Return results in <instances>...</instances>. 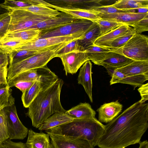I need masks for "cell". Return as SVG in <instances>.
<instances>
[{
  "instance_id": "6da1fadb",
  "label": "cell",
  "mask_w": 148,
  "mask_h": 148,
  "mask_svg": "<svg viewBox=\"0 0 148 148\" xmlns=\"http://www.w3.org/2000/svg\"><path fill=\"white\" fill-rule=\"evenodd\" d=\"M148 128V103L139 101L105 125L98 148H125L139 143Z\"/></svg>"
},
{
  "instance_id": "7a4b0ae2",
  "label": "cell",
  "mask_w": 148,
  "mask_h": 148,
  "mask_svg": "<svg viewBox=\"0 0 148 148\" xmlns=\"http://www.w3.org/2000/svg\"><path fill=\"white\" fill-rule=\"evenodd\" d=\"M64 83L62 79L58 78L51 86L40 92L29 105L26 114L30 119L33 127L38 128L56 112H66L60 100Z\"/></svg>"
},
{
  "instance_id": "3957f363",
  "label": "cell",
  "mask_w": 148,
  "mask_h": 148,
  "mask_svg": "<svg viewBox=\"0 0 148 148\" xmlns=\"http://www.w3.org/2000/svg\"><path fill=\"white\" fill-rule=\"evenodd\" d=\"M105 129V125L95 118L75 119L45 131L48 134L81 138L87 141L95 147Z\"/></svg>"
},
{
  "instance_id": "277c9868",
  "label": "cell",
  "mask_w": 148,
  "mask_h": 148,
  "mask_svg": "<svg viewBox=\"0 0 148 148\" xmlns=\"http://www.w3.org/2000/svg\"><path fill=\"white\" fill-rule=\"evenodd\" d=\"M69 42L41 51L24 60L9 65L7 75L8 82L23 72L46 66L49 61L55 58L56 52Z\"/></svg>"
},
{
  "instance_id": "5b68a950",
  "label": "cell",
  "mask_w": 148,
  "mask_h": 148,
  "mask_svg": "<svg viewBox=\"0 0 148 148\" xmlns=\"http://www.w3.org/2000/svg\"><path fill=\"white\" fill-rule=\"evenodd\" d=\"M113 50L134 60L148 61V37L136 33L123 46Z\"/></svg>"
},
{
  "instance_id": "8992f818",
  "label": "cell",
  "mask_w": 148,
  "mask_h": 148,
  "mask_svg": "<svg viewBox=\"0 0 148 148\" xmlns=\"http://www.w3.org/2000/svg\"><path fill=\"white\" fill-rule=\"evenodd\" d=\"M3 8L7 10L10 17V22L6 34L30 29L32 26L38 23L50 18L37 15L24 10Z\"/></svg>"
},
{
  "instance_id": "52a82bcc",
  "label": "cell",
  "mask_w": 148,
  "mask_h": 148,
  "mask_svg": "<svg viewBox=\"0 0 148 148\" xmlns=\"http://www.w3.org/2000/svg\"><path fill=\"white\" fill-rule=\"evenodd\" d=\"M84 35L77 34L64 36L39 38L25 43L14 51L27 50L41 51L62 44L70 42L79 38Z\"/></svg>"
},
{
  "instance_id": "ba28073f",
  "label": "cell",
  "mask_w": 148,
  "mask_h": 148,
  "mask_svg": "<svg viewBox=\"0 0 148 148\" xmlns=\"http://www.w3.org/2000/svg\"><path fill=\"white\" fill-rule=\"evenodd\" d=\"M6 124L8 130L9 139L23 140L26 138L28 130L20 120L14 104L3 109Z\"/></svg>"
},
{
  "instance_id": "9c48e42d",
  "label": "cell",
  "mask_w": 148,
  "mask_h": 148,
  "mask_svg": "<svg viewBox=\"0 0 148 148\" xmlns=\"http://www.w3.org/2000/svg\"><path fill=\"white\" fill-rule=\"evenodd\" d=\"M93 22L88 20L78 19L58 28L43 32L39 38L64 36L77 34H84Z\"/></svg>"
},
{
  "instance_id": "30bf717a",
  "label": "cell",
  "mask_w": 148,
  "mask_h": 148,
  "mask_svg": "<svg viewBox=\"0 0 148 148\" xmlns=\"http://www.w3.org/2000/svg\"><path fill=\"white\" fill-rule=\"evenodd\" d=\"M58 79L55 73L43 76L34 82L28 90L22 93L21 98L24 107L28 108L31 103L41 92L46 89Z\"/></svg>"
},
{
  "instance_id": "8fae6325",
  "label": "cell",
  "mask_w": 148,
  "mask_h": 148,
  "mask_svg": "<svg viewBox=\"0 0 148 148\" xmlns=\"http://www.w3.org/2000/svg\"><path fill=\"white\" fill-rule=\"evenodd\" d=\"M64 66L65 75L76 73L86 61L90 60L85 51H76L70 52L58 57Z\"/></svg>"
},
{
  "instance_id": "7c38bea8",
  "label": "cell",
  "mask_w": 148,
  "mask_h": 148,
  "mask_svg": "<svg viewBox=\"0 0 148 148\" xmlns=\"http://www.w3.org/2000/svg\"><path fill=\"white\" fill-rule=\"evenodd\" d=\"M48 134L51 148H95L87 141L81 138Z\"/></svg>"
},
{
  "instance_id": "4fadbf2b",
  "label": "cell",
  "mask_w": 148,
  "mask_h": 148,
  "mask_svg": "<svg viewBox=\"0 0 148 148\" xmlns=\"http://www.w3.org/2000/svg\"><path fill=\"white\" fill-rule=\"evenodd\" d=\"M77 19L66 14L62 12L60 15L55 17L50 18L41 21L32 26L31 29H37L42 33L58 28Z\"/></svg>"
},
{
  "instance_id": "5bb4252c",
  "label": "cell",
  "mask_w": 148,
  "mask_h": 148,
  "mask_svg": "<svg viewBox=\"0 0 148 148\" xmlns=\"http://www.w3.org/2000/svg\"><path fill=\"white\" fill-rule=\"evenodd\" d=\"M97 14L100 18L102 19L117 22L133 27L137 22L148 15V13L126 12L102 14L97 13Z\"/></svg>"
},
{
  "instance_id": "9a60e30c",
  "label": "cell",
  "mask_w": 148,
  "mask_h": 148,
  "mask_svg": "<svg viewBox=\"0 0 148 148\" xmlns=\"http://www.w3.org/2000/svg\"><path fill=\"white\" fill-rule=\"evenodd\" d=\"M122 108L123 105L118 100L103 104L97 110L98 120L101 123H108L117 116Z\"/></svg>"
},
{
  "instance_id": "2e32d148",
  "label": "cell",
  "mask_w": 148,
  "mask_h": 148,
  "mask_svg": "<svg viewBox=\"0 0 148 148\" xmlns=\"http://www.w3.org/2000/svg\"><path fill=\"white\" fill-rule=\"evenodd\" d=\"M92 67V64L90 61H86L80 69L77 79L78 84L83 86L91 103L93 102L91 75Z\"/></svg>"
},
{
  "instance_id": "e0dca14e",
  "label": "cell",
  "mask_w": 148,
  "mask_h": 148,
  "mask_svg": "<svg viewBox=\"0 0 148 148\" xmlns=\"http://www.w3.org/2000/svg\"><path fill=\"white\" fill-rule=\"evenodd\" d=\"M116 69L113 71L110 76L112 77L110 81V85L117 83H121L140 87L145 81L148 80V75H140L128 76Z\"/></svg>"
},
{
  "instance_id": "ac0fdd59",
  "label": "cell",
  "mask_w": 148,
  "mask_h": 148,
  "mask_svg": "<svg viewBox=\"0 0 148 148\" xmlns=\"http://www.w3.org/2000/svg\"><path fill=\"white\" fill-rule=\"evenodd\" d=\"M28 134L25 144L28 148H50V138L47 134L37 133L30 129Z\"/></svg>"
},
{
  "instance_id": "d6986e66",
  "label": "cell",
  "mask_w": 148,
  "mask_h": 148,
  "mask_svg": "<svg viewBox=\"0 0 148 148\" xmlns=\"http://www.w3.org/2000/svg\"><path fill=\"white\" fill-rule=\"evenodd\" d=\"M65 113L73 119H85L95 118L96 112L87 103H80L66 111Z\"/></svg>"
},
{
  "instance_id": "ffe728a7",
  "label": "cell",
  "mask_w": 148,
  "mask_h": 148,
  "mask_svg": "<svg viewBox=\"0 0 148 148\" xmlns=\"http://www.w3.org/2000/svg\"><path fill=\"white\" fill-rule=\"evenodd\" d=\"M116 70L128 76L148 75V61L134 60L127 65Z\"/></svg>"
},
{
  "instance_id": "44dd1931",
  "label": "cell",
  "mask_w": 148,
  "mask_h": 148,
  "mask_svg": "<svg viewBox=\"0 0 148 148\" xmlns=\"http://www.w3.org/2000/svg\"><path fill=\"white\" fill-rule=\"evenodd\" d=\"M74 120L65 113L57 111L48 117L38 128V130L41 131L48 130Z\"/></svg>"
},
{
  "instance_id": "7402d4cb",
  "label": "cell",
  "mask_w": 148,
  "mask_h": 148,
  "mask_svg": "<svg viewBox=\"0 0 148 148\" xmlns=\"http://www.w3.org/2000/svg\"><path fill=\"white\" fill-rule=\"evenodd\" d=\"M131 28L130 26L125 25L120 26L114 30L99 37L95 41L94 44L107 48L113 41L126 33Z\"/></svg>"
},
{
  "instance_id": "603a6c76",
  "label": "cell",
  "mask_w": 148,
  "mask_h": 148,
  "mask_svg": "<svg viewBox=\"0 0 148 148\" xmlns=\"http://www.w3.org/2000/svg\"><path fill=\"white\" fill-rule=\"evenodd\" d=\"M99 27L97 23L93 24L81 37L78 39L81 51H85L94 44L96 40L100 36Z\"/></svg>"
},
{
  "instance_id": "cb8c5ba5",
  "label": "cell",
  "mask_w": 148,
  "mask_h": 148,
  "mask_svg": "<svg viewBox=\"0 0 148 148\" xmlns=\"http://www.w3.org/2000/svg\"><path fill=\"white\" fill-rule=\"evenodd\" d=\"M3 8H8L13 10H21L30 12L35 14L49 18L55 17L60 15L62 12L45 6L36 4L30 6L17 8H12L5 7L1 5Z\"/></svg>"
},
{
  "instance_id": "d4e9b609",
  "label": "cell",
  "mask_w": 148,
  "mask_h": 148,
  "mask_svg": "<svg viewBox=\"0 0 148 148\" xmlns=\"http://www.w3.org/2000/svg\"><path fill=\"white\" fill-rule=\"evenodd\" d=\"M113 51L110 52L107 56L102 62L101 66L104 67H110L116 69L125 66L134 61Z\"/></svg>"
},
{
  "instance_id": "484cf974",
  "label": "cell",
  "mask_w": 148,
  "mask_h": 148,
  "mask_svg": "<svg viewBox=\"0 0 148 148\" xmlns=\"http://www.w3.org/2000/svg\"><path fill=\"white\" fill-rule=\"evenodd\" d=\"M50 4L66 8H78L90 9L93 6L94 1L85 0H52L46 1Z\"/></svg>"
},
{
  "instance_id": "4316f807",
  "label": "cell",
  "mask_w": 148,
  "mask_h": 148,
  "mask_svg": "<svg viewBox=\"0 0 148 148\" xmlns=\"http://www.w3.org/2000/svg\"><path fill=\"white\" fill-rule=\"evenodd\" d=\"M113 50L102 47L94 44L85 51L88 57L94 64L101 65L102 62L108 54Z\"/></svg>"
},
{
  "instance_id": "83f0119b",
  "label": "cell",
  "mask_w": 148,
  "mask_h": 148,
  "mask_svg": "<svg viewBox=\"0 0 148 148\" xmlns=\"http://www.w3.org/2000/svg\"><path fill=\"white\" fill-rule=\"evenodd\" d=\"M42 33L41 30L33 29L10 33L4 37L17 38L26 42L39 38Z\"/></svg>"
},
{
  "instance_id": "f1b7e54d",
  "label": "cell",
  "mask_w": 148,
  "mask_h": 148,
  "mask_svg": "<svg viewBox=\"0 0 148 148\" xmlns=\"http://www.w3.org/2000/svg\"><path fill=\"white\" fill-rule=\"evenodd\" d=\"M147 0H119L112 4L115 8L121 10L148 7Z\"/></svg>"
},
{
  "instance_id": "f546056e",
  "label": "cell",
  "mask_w": 148,
  "mask_h": 148,
  "mask_svg": "<svg viewBox=\"0 0 148 148\" xmlns=\"http://www.w3.org/2000/svg\"><path fill=\"white\" fill-rule=\"evenodd\" d=\"M25 42L17 38L4 37L0 41V49L9 55Z\"/></svg>"
},
{
  "instance_id": "4dcf8cb0",
  "label": "cell",
  "mask_w": 148,
  "mask_h": 148,
  "mask_svg": "<svg viewBox=\"0 0 148 148\" xmlns=\"http://www.w3.org/2000/svg\"><path fill=\"white\" fill-rule=\"evenodd\" d=\"M92 21L97 23L99 25L100 31V36L114 30L120 26L124 25L122 23L104 20L101 18L93 20Z\"/></svg>"
},
{
  "instance_id": "1f68e13d",
  "label": "cell",
  "mask_w": 148,
  "mask_h": 148,
  "mask_svg": "<svg viewBox=\"0 0 148 148\" xmlns=\"http://www.w3.org/2000/svg\"><path fill=\"white\" fill-rule=\"evenodd\" d=\"M39 51L27 50L14 51L9 54V65L24 60Z\"/></svg>"
},
{
  "instance_id": "d6a6232c",
  "label": "cell",
  "mask_w": 148,
  "mask_h": 148,
  "mask_svg": "<svg viewBox=\"0 0 148 148\" xmlns=\"http://www.w3.org/2000/svg\"><path fill=\"white\" fill-rule=\"evenodd\" d=\"M11 92L12 90L8 86L0 89V110L14 104V99Z\"/></svg>"
},
{
  "instance_id": "836d02e7",
  "label": "cell",
  "mask_w": 148,
  "mask_h": 148,
  "mask_svg": "<svg viewBox=\"0 0 148 148\" xmlns=\"http://www.w3.org/2000/svg\"><path fill=\"white\" fill-rule=\"evenodd\" d=\"M136 33L135 31L132 28L126 33L113 41L107 48L115 50L122 47Z\"/></svg>"
},
{
  "instance_id": "e575fe53",
  "label": "cell",
  "mask_w": 148,
  "mask_h": 148,
  "mask_svg": "<svg viewBox=\"0 0 148 148\" xmlns=\"http://www.w3.org/2000/svg\"><path fill=\"white\" fill-rule=\"evenodd\" d=\"M9 138V134L3 109L0 110V146Z\"/></svg>"
},
{
  "instance_id": "d590c367",
  "label": "cell",
  "mask_w": 148,
  "mask_h": 148,
  "mask_svg": "<svg viewBox=\"0 0 148 148\" xmlns=\"http://www.w3.org/2000/svg\"><path fill=\"white\" fill-rule=\"evenodd\" d=\"M78 39L72 41L59 50L56 53L55 58L58 57L61 55L73 51H81L78 44Z\"/></svg>"
},
{
  "instance_id": "8d00e7d4",
  "label": "cell",
  "mask_w": 148,
  "mask_h": 148,
  "mask_svg": "<svg viewBox=\"0 0 148 148\" xmlns=\"http://www.w3.org/2000/svg\"><path fill=\"white\" fill-rule=\"evenodd\" d=\"M98 13L102 14H109L115 13H126L124 10L117 9L112 5L94 6L91 8Z\"/></svg>"
},
{
  "instance_id": "74e56055",
  "label": "cell",
  "mask_w": 148,
  "mask_h": 148,
  "mask_svg": "<svg viewBox=\"0 0 148 148\" xmlns=\"http://www.w3.org/2000/svg\"><path fill=\"white\" fill-rule=\"evenodd\" d=\"M10 21L8 12L5 13L0 18V41L6 35Z\"/></svg>"
},
{
  "instance_id": "f35d334b",
  "label": "cell",
  "mask_w": 148,
  "mask_h": 148,
  "mask_svg": "<svg viewBox=\"0 0 148 148\" xmlns=\"http://www.w3.org/2000/svg\"><path fill=\"white\" fill-rule=\"evenodd\" d=\"M133 29L136 33H141L148 30V15L141 19L133 26Z\"/></svg>"
},
{
  "instance_id": "ab89813d",
  "label": "cell",
  "mask_w": 148,
  "mask_h": 148,
  "mask_svg": "<svg viewBox=\"0 0 148 148\" xmlns=\"http://www.w3.org/2000/svg\"><path fill=\"white\" fill-rule=\"evenodd\" d=\"M1 4L5 7L12 8L23 7L31 5L26 0L15 1L7 0H5L3 3H1Z\"/></svg>"
},
{
  "instance_id": "60d3db41",
  "label": "cell",
  "mask_w": 148,
  "mask_h": 148,
  "mask_svg": "<svg viewBox=\"0 0 148 148\" xmlns=\"http://www.w3.org/2000/svg\"><path fill=\"white\" fill-rule=\"evenodd\" d=\"M0 148H28L25 143L21 142H15L9 139L5 140L0 146Z\"/></svg>"
},
{
  "instance_id": "b9f144b4",
  "label": "cell",
  "mask_w": 148,
  "mask_h": 148,
  "mask_svg": "<svg viewBox=\"0 0 148 148\" xmlns=\"http://www.w3.org/2000/svg\"><path fill=\"white\" fill-rule=\"evenodd\" d=\"M141 97L140 101L141 103H145L148 100V83L142 85L138 89Z\"/></svg>"
},
{
  "instance_id": "7bdbcfd3",
  "label": "cell",
  "mask_w": 148,
  "mask_h": 148,
  "mask_svg": "<svg viewBox=\"0 0 148 148\" xmlns=\"http://www.w3.org/2000/svg\"><path fill=\"white\" fill-rule=\"evenodd\" d=\"M8 64L0 66V84L8 86L7 75Z\"/></svg>"
},
{
  "instance_id": "ee69618b",
  "label": "cell",
  "mask_w": 148,
  "mask_h": 148,
  "mask_svg": "<svg viewBox=\"0 0 148 148\" xmlns=\"http://www.w3.org/2000/svg\"><path fill=\"white\" fill-rule=\"evenodd\" d=\"M34 82H23L18 83L14 86L19 89L22 92H24L29 89Z\"/></svg>"
},
{
  "instance_id": "f6af8a7d",
  "label": "cell",
  "mask_w": 148,
  "mask_h": 148,
  "mask_svg": "<svg viewBox=\"0 0 148 148\" xmlns=\"http://www.w3.org/2000/svg\"><path fill=\"white\" fill-rule=\"evenodd\" d=\"M126 12L134 13H148V7L124 10Z\"/></svg>"
},
{
  "instance_id": "bcb514c9",
  "label": "cell",
  "mask_w": 148,
  "mask_h": 148,
  "mask_svg": "<svg viewBox=\"0 0 148 148\" xmlns=\"http://www.w3.org/2000/svg\"><path fill=\"white\" fill-rule=\"evenodd\" d=\"M9 55L3 51L0 52V66L8 64Z\"/></svg>"
},
{
  "instance_id": "7dc6e473",
  "label": "cell",
  "mask_w": 148,
  "mask_h": 148,
  "mask_svg": "<svg viewBox=\"0 0 148 148\" xmlns=\"http://www.w3.org/2000/svg\"><path fill=\"white\" fill-rule=\"evenodd\" d=\"M138 148H148V142L147 140L140 141Z\"/></svg>"
},
{
  "instance_id": "c3c4849f",
  "label": "cell",
  "mask_w": 148,
  "mask_h": 148,
  "mask_svg": "<svg viewBox=\"0 0 148 148\" xmlns=\"http://www.w3.org/2000/svg\"><path fill=\"white\" fill-rule=\"evenodd\" d=\"M8 12L7 10L3 7L0 4V18L5 13Z\"/></svg>"
},
{
  "instance_id": "681fc988",
  "label": "cell",
  "mask_w": 148,
  "mask_h": 148,
  "mask_svg": "<svg viewBox=\"0 0 148 148\" xmlns=\"http://www.w3.org/2000/svg\"><path fill=\"white\" fill-rule=\"evenodd\" d=\"M6 86H6V85L4 84H0V89L4 88Z\"/></svg>"
},
{
  "instance_id": "f907efd6",
  "label": "cell",
  "mask_w": 148,
  "mask_h": 148,
  "mask_svg": "<svg viewBox=\"0 0 148 148\" xmlns=\"http://www.w3.org/2000/svg\"><path fill=\"white\" fill-rule=\"evenodd\" d=\"M2 51H3L0 49V52H2Z\"/></svg>"
},
{
  "instance_id": "816d5d0a",
  "label": "cell",
  "mask_w": 148,
  "mask_h": 148,
  "mask_svg": "<svg viewBox=\"0 0 148 148\" xmlns=\"http://www.w3.org/2000/svg\"><path fill=\"white\" fill-rule=\"evenodd\" d=\"M50 148H51V147H50Z\"/></svg>"
}]
</instances>
